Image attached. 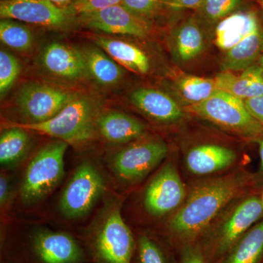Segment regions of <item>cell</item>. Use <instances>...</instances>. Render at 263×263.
I'll return each mask as SVG.
<instances>
[{
  "label": "cell",
  "instance_id": "cell-16",
  "mask_svg": "<svg viewBox=\"0 0 263 263\" xmlns=\"http://www.w3.org/2000/svg\"><path fill=\"white\" fill-rule=\"evenodd\" d=\"M261 27L262 22L255 10L235 11L216 25V46L222 51H229Z\"/></svg>",
  "mask_w": 263,
  "mask_h": 263
},
{
  "label": "cell",
  "instance_id": "cell-28",
  "mask_svg": "<svg viewBox=\"0 0 263 263\" xmlns=\"http://www.w3.org/2000/svg\"><path fill=\"white\" fill-rule=\"evenodd\" d=\"M0 40L12 49L27 51L33 46L30 29L13 19L3 18L0 22Z\"/></svg>",
  "mask_w": 263,
  "mask_h": 263
},
{
  "label": "cell",
  "instance_id": "cell-35",
  "mask_svg": "<svg viewBox=\"0 0 263 263\" xmlns=\"http://www.w3.org/2000/svg\"><path fill=\"white\" fill-rule=\"evenodd\" d=\"M245 103L251 114L263 125V95L247 99Z\"/></svg>",
  "mask_w": 263,
  "mask_h": 263
},
{
  "label": "cell",
  "instance_id": "cell-30",
  "mask_svg": "<svg viewBox=\"0 0 263 263\" xmlns=\"http://www.w3.org/2000/svg\"><path fill=\"white\" fill-rule=\"evenodd\" d=\"M21 72L18 60L11 53L1 50L0 51V95L1 98L14 84Z\"/></svg>",
  "mask_w": 263,
  "mask_h": 263
},
{
  "label": "cell",
  "instance_id": "cell-22",
  "mask_svg": "<svg viewBox=\"0 0 263 263\" xmlns=\"http://www.w3.org/2000/svg\"><path fill=\"white\" fill-rule=\"evenodd\" d=\"M263 52V27L226 51L221 71H243L253 65Z\"/></svg>",
  "mask_w": 263,
  "mask_h": 263
},
{
  "label": "cell",
  "instance_id": "cell-5",
  "mask_svg": "<svg viewBox=\"0 0 263 263\" xmlns=\"http://www.w3.org/2000/svg\"><path fill=\"white\" fill-rule=\"evenodd\" d=\"M67 142L48 143L38 152L26 171L21 196L26 203L37 202L58 184L65 174Z\"/></svg>",
  "mask_w": 263,
  "mask_h": 263
},
{
  "label": "cell",
  "instance_id": "cell-40",
  "mask_svg": "<svg viewBox=\"0 0 263 263\" xmlns=\"http://www.w3.org/2000/svg\"><path fill=\"white\" fill-rule=\"evenodd\" d=\"M256 2H257V4L259 5V7H260L261 9L263 11V0H256Z\"/></svg>",
  "mask_w": 263,
  "mask_h": 263
},
{
  "label": "cell",
  "instance_id": "cell-23",
  "mask_svg": "<svg viewBox=\"0 0 263 263\" xmlns=\"http://www.w3.org/2000/svg\"><path fill=\"white\" fill-rule=\"evenodd\" d=\"M219 263H263V220L254 224Z\"/></svg>",
  "mask_w": 263,
  "mask_h": 263
},
{
  "label": "cell",
  "instance_id": "cell-2",
  "mask_svg": "<svg viewBox=\"0 0 263 263\" xmlns=\"http://www.w3.org/2000/svg\"><path fill=\"white\" fill-rule=\"evenodd\" d=\"M262 216L259 195L249 193L231 202L213 221L198 243L207 262H220Z\"/></svg>",
  "mask_w": 263,
  "mask_h": 263
},
{
  "label": "cell",
  "instance_id": "cell-1",
  "mask_svg": "<svg viewBox=\"0 0 263 263\" xmlns=\"http://www.w3.org/2000/svg\"><path fill=\"white\" fill-rule=\"evenodd\" d=\"M257 183L255 176L235 168L194 183L170 219L166 241L178 252L186 246L198 245L216 217L231 202L250 193Z\"/></svg>",
  "mask_w": 263,
  "mask_h": 263
},
{
  "label": "cell",
  "instance_id": "cell-19",
  "mask_svg": "<svg viewBox=\"0 0 263 263\" xmlns=\"http://www.w3.org/2000/svg\"><path fill=\"white\" fill-rule=\"evenodd\" d=\"M205 37L194 18L184 21L171 33L170 48L176 62H186L198 57L205 48Z\"/></svg>",
  "mask_w": 263,
  "mask_h": 263
},
{
  "label": "cell",
  "instance_id": "cell-32",
  "mask_svg": "<svg viewBox=\"0 0 263 263\" xmlns=\"http://www.w3.org/2000/svg\"><path fill=\"white\" fill-rule=\"evenodd\" d=\"M122 0H73L67 9L77 18L79 15L120 4Z\"/></svg>",
  "mask_w": 263,
  "mask_h": 263
},
{
  "label": "cell",
  "instance_id": "cell-4",
  "mask_svg": "<svg viewBox=\"0 0 263 263\" xmlns=\"http://www.w3.org/2000/svg\"><path fill=\"white\" fill-rule=\"evenodd\" d=\"M96 117L97 107L94 102L85 97L76 96L49 120L13 126L47 135L67 143H79L92 138Z\"/></svg>",
  "mask_w": 263,
  "mask_h": 263
},
{
  "label": "cell",
  "instance_id": "cell-8",
  "mask_svg": "<svg viewBox=\"0 0 263 263\" xmlns=\"http://www.w3.org/2000/svg\"><path fill=\"white\" fill-rule=\"evenodd\" d=\"M187 192L177 166L168 162L147 186L143 205L147 213L155 217L173 214L184 202Z\"/></svg>",
  "mask_w": 263,
  "mask_h": 263
},
{
  "label": "cell",
  "instance_id": "cell-31",
  "mask_svg": "<svg viewBox=\"0 0 263 263\" xmlns=\"http://www.w3.org/2000/svg\"><path fill=\"white\" fill-rule=\"evenodd\" d=\"M120 4L133 14L148 21L161 5L160 0H122Z\"/></svg>",
  "mask_w": 263,
  "mask_h": 263
},
{
  "label": "cell",
  "instance_id": "cell-3",
  "mask_svg": "<svg viewBox=\"0 0 263 263\" xmlns=\"http://www.w3.org/2000/svg\"><path fill=\"white\" fill-rule=\"evenodd\" d=\"M187 111L247 139L263 138V125L249 111L245 100L222 91L202 103L188 105Z\"/></svg>",
  "mask_w": 263,
  "mask_h": 263
},
{
  "label": "cell",
  "instance_id": "cell-10",
  "mask_svg": "<svg viewBox=\"0 0 263 263\" xmlns=\"http://www.w3.org/2000/svg\"><path fill=\"white\" fill-rule=\"evenodd\" d=\"M0 17L54 29L78 22L67 8H59L48 0H1Z\"/></svg>",
  "mask_w": 263,
  "mask_h": 263
},
{
  "label": "cell",
  "instance_id": "cell-26",
  "mask_svg": "<svg viewBox=\"0 0 263 263\" xmlns=\"http://www.w3.org/2000/svg\"><path fill=\"white\" fill-rule=\"evenodd\" d=\"M174 89L180 98L189 105L205 101L218 90L214 79L193 76L179 78L175 81Z\"/></svg>",
  "mask_w": 263,
  "mask_h": 263
},
{
  "label": "cell",
  "instance_id": "cell-17",
  "mask_svg": "<svg viewBox=\"0 0 263 263\" xmlns=\"http://www.w3.org/2000/svg\"><path fill=\"white\" fill-rule=\"evenodd\" d=\"M132 103L152 119L164 124H174L183 118L179 104L162 91L149 88H140L132 92Z\"/></svg>",
  "mask_w": 263,
  "mask_h": 263
},
{
  "label": "cell",
  "instance_id": "cell-36",
  "mask_svg": "<svg viewBox=\"0 0 263 263\" xmlns=\"http://www.w3.org/2000/svg\"><path fill=\"white\" fill-rule=\"evenodd\" d=\"M8 182L5 176H0V203L3 205L7 200L8 194Z\"/></svg>",
  "mask_w": 263,
  "mask_h": 263
},
{
  "label": "cell",
  "instance_id": "cell-21",
  "mask_svg": "<svg viewBox=\"0 0 263 263\" xmlns=\"http://www.w3.org/2000/svg\"><path fill=\"white\" fill-rule=\"evenodd\" d=\"M95 41L119 65L138 74H146L149 71L150 62L148 57L134 45L103 36H97Z\"/></svg>",
  "mask_w": 263,
  "mask_h": 263
},
{
  "label": "cell",
  "instance_id": "cell-11",
  "mask_svg": "<svg viewBox=\"0 0 263 263\" xmlns=\"http://www.w3.org/2000/svg\"><path fill=\"white\" fill-rule=\"evenodd\" d=\"M76 97L51 85L30 83L19 91L17 103L28 123H40L54 117Z\"/></svg>",
  "mask_w": 263,
  "mask_h": 263
},
{
  "label": "cell",
  "instance_id": "cell-41",
  "mask_svg": "<svg viewBox=\"0 0 263 263\" xmlns=\"http://www.w3.org/2000/svg\"><path fill=\"white\" fill-rule=\"evenodd\" d=\"M261 201H262V205H263V190L262 192V195H261Z\"/></svg>",
  "mask_w": 263,
  "mask_h": 263
},
{
  "label": "cell",
  "instance_id": "cell-38",
  "mask_svg": "<svg viewBox=\"0 0 263 263\" xmlns=\"http://www.w3.org/2000/svg\"><path fill=\"white\" fill-rule=\"evenodd\" d=\"M59 8H67L73 0H48Z\"/></svg>",
  "mask_w": 263,
  "mask_h": 263
},
{
  "label": "cell",
  "instance_id": "cell-18",
  "mask_svg": "<svg viewBox=\"0 0 263 263\" xmlns=\"http://www.w3.org/2000/svg\"><path fill=\"white\" fill-rule=\"evenodd\" d=\"M214 80L218 89L243 100L263 95V73L259 65L251 66L240 75L221 71Z\"/></svg>",
  "mask_w": 263,
  "mask_h": 263
},
{
  "label": "cell",
  "instance_id": "cell-37",
  "mask_svg": "<svg viewBox=\"0 0 263 263\" xmlns=\"http://www.w3.org/2000/svg\"><path fill=\"white\" fill-rule=\"evenodd\" d=\"M259 146V176L258 177L263 178V138H259L257 140Z\"/></svg>",
  "mask_w": 263,
  "mask_h": 263
},
{
  "label": "cell",
  "instance_id": "cell-15",
  "mask_svg": "<svg viewBox=\"0 0 263 263\" xmlns=\"http://www.w3.org/2000/svg\"><path fill=\"white\" fill-rule=\"evenodd\" d=\"M43 67L60 79L78 80L88 72L84 53L61 43H50L41 56Z\"/></svg>",
  "mask_w": 263,
  "mask_h": 263
},
{
  "label": "cell",
  "instance_id": "cell-25",
  "mask_svg": "<svg viewBox=\"0 0 263 263\" xmlns=\"http://www.w3.org/2000/svg\"><path fill=\"white\" fill-rule=\"evenodd\" d=\"M136 263H178L179 252L165 240L162 243L144 233L136 239Z\"/></svg>",
  "mask_w": 263,
  "mask_h": 263
},
{
  "label": "cell",
  "instance_id": "cell-7",
  "mask_svg": "<svg viewBox=\"0 0 263 263\" xmlns=\"http://www.w3.org/2000/svg\"><path fill=\"white\" fill-rule=\"evenodd\" d=\"M105 181L100 171L90 162H84L62 194L60 207L69 219H77L89 212L103 195Z\"/></svg>",
  "mask_w": 263,
  "mask_h": 263
},
{
  "label": "cell",
  "instance_id": "cell-6",
  "mask_svg": "<svg viewBox=\"0 0 263 263\" xmlns=\"http://www.w3.org/2000/svg\"><path fill=\"white\" fill-rule=\"evenodd\" d=\"M92 246L99 263H133L136 239L119 209L109 214L95 235Z\"/></svg>",
  "mask_w": 263,
  "mask_h": 263
},
{
  "label": "cell",
  "instance_id": "cell-24",
  "mask_svg": "<svg viewBox=\"0 0 263 263\" xmlns=\"http://www.w3.org/2000/svg\"><path fill=\"white\" fill-rule=\"evenodd\" d=\"M84 55L88 72L99 84L111 86L122 79V67L101 50L98 48H88Z\"/></svg>",
  "mask_w": 263,
  "mask_h": 263
},
{
  "label": "cell",
  "instance_id": "cell-29",
  "mask_svg": "<svg viewBox=\"0 0 263 263\" xmlns=\"http://www.w3.org/2000/svg\"><path fill=\"white\" fill-rule=\"evenodd\" d=\"M241 3L242 0H202L198 10L208 22L219 23L234 13Z\"/></svg>",
  "mask_w": 263,
  "mask_h": 263
},
{
  "label": "cell",
  "instance_id": "cell-39",
  "mask_svg": "<svg viewBox=\"0 0 263 263\" xmlns=\"http://www.w3.org/2000/svg\"><path fill=\"white\" fill-rule=\"evenodd\" d=\"M259 67H260L261 70H262V72L263 73V52L262 54H261L260 57H259Z\"/></svg>",
  "mask_w": 263,
  "mask_h": 263
},
{
  "label": "cell",
  "instance_id": "cell-33",
  "mask_svg": "<svg viewBox=\"0 0 263 263\" xmlns=\"http://www.w3.org/2000/svg\"><path fill=\"white\" fill-rule=\"evenodd\" d=\"M178 263H209L198 245H188L179 251Z\"/></svg>",
  "mask_w": 263,
  "mask_h": 263
},
{
  "label": "cell",
  "instance_id": "cell-12",
  "mask_svg": "<svg viewBox=\"0 0 263 263\" xmlns=\"http://www.w3.org/2000/svg\"><path fill=\"white\" fill-rule=\"evenodd\" d=\"M77 19L85 27L107 34L143 38L151 30L149 21L133 14L121 4L84 13Z\"/></svg>",
  "mask_w": 263,
  "mask_h": 263
},
{
  "label": "cell",
  "instance_id": "cell-34",
  "mask_svg": "<svg viewBox=\"0 0 263 263\" xmlns=\"http://www.w3.org/2000/svg\"><path fill=\"white\" fill-rule=\"evenodd\" d=\"M202 0H160V4L171 10H198Z\"/></svg>",
  "mask_w": 263,
  "mask_h": 263
},
{
  "label": "cell",
  "instance_id": "cell-27",
  "mask_svg": "<svg viewBox=\"0 0 263 263\" xmlns=\"http://www.w3.org/2000/svg\"><path fill=\"white\" fill-rule=\"evenodd\" d=\"M29 138L26 129L12 126L0 138V162L11 166L21 160L28 148Z\"/></svg>",
  "mask_w": 263,
  "mask_h": 263
},
{
  "label": "cell",
  "instance_id": "cell-14",
  "mask_svg": "<svg viewBox=\"0 0 263 263\" xmlns=\"http://www.w3.org/2000/svg\"><path fill=\"white\" fill-rule=\"evenodd\" d=\"M32 247L41 263H81L83 259L80 245L67 233L40 230L32 235Z\"/></svg>",
  "mask_w": 263,
  "mask_h": 263
},
{
  "label": "cell",
  "instance_id": "cell-9",
  "mask_svg": "<svg viewBox=\"0 0 263 263\" xmlns=\"http://www.w3.org/2000/svg\"><path fill=\"white\" fill-rule=\"evenodd\" d=\"M167 153L168 147L162 140H143L120 151L114 157V170L124 181L136 182L146 177Z\"/></svg>",
  "mask_w": 263,
  "mask_h": 263
},
{
  "label": "cell",
  "instance_id": "cell-13",
  "mask_svg": "<svg viewBox=\"0 0 263 263\" xmlns=\"http://www.w3.org/2000/svg\"><path fill=\"white\" fill-rule=\"evenodd\" d=\"M236 151L216 143H202L190 148L183 157L187 173L198 178L212 177L226 174L238 164Z\"/></svg>",
  "mask_w": 263,
  "mask_h": 263
},
{
  "label": "cell",
  "instance_id": "cell-20",
  "mask_svg": "<svg viewBox=\"0 0 263 263\" xmlns=\"http://www.w3.org/2000/svg\"><path fill=\"white\" fill-rule=\"evenodd\" d=\"M98 126L103 138L114 143H126L140 139L146 133V128L141 122L121 112H108L100 116Z\"/></svg>",
  "mask_w": 263,
  "mask_h": 263
}]
</instances>
